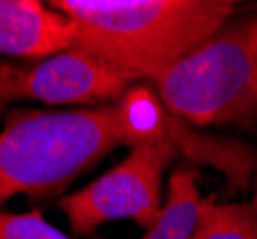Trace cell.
<instances>
[{"label": "cell", "instance_id": "6da1fadb", "mask_svg": "<svg viewBox=\"0 0 257 239\" xmlns=\"http://www.w3.org/2000/svg\"><path fill=\"white\" fill-rule=\"evenodd\" d=\"M75 25L73 48L123 75L156 80L225 27L228 0H54Z\"/></svg>", "mask_w": 257, "mask_h": 239}, {"label": "cell", "instance_id": "7a4b0ae2", "mask_svg": "<svg viewBox=\"0 0 257 239\" xmlns=\"http://www.w3.org/2000/svg\"><path fill=\"white\" fill-rule=\"evenodd\" d=\"M121 144L117 104L12 115L0 132V203L16 194H58Z\"/></svg>", "mask_w": 257, "mask_h": 239}, {"label": "cell", "instance_id": "3957f363", "mask_svg": "<svg viewBox=\"0 0 257 239\" xmlns=\"http://www.w3.org/2000/svg\"><path fill=\"white\" fill-rule=\"evenodd\" d=\"M154 82L188 124L257 128V16L223 27Z\"/></svg>", "mask_w": 257, "mask_h": 239}, {"label": "cell", "instance_id": "277c9868", "mask_svg": "<svg viewBox=\"0 0 257 239\" xmlns=\"http://www.w3.org/2000/svg\"><path fill=\"white\" fill-rule=\"evenodd\" d=\"M177 150L167 142H152L139 148L117 166L102 174L85 190L60 201L75 236H90L98 226L131 218L150 230L161 214V174Z\"/></svg>", "mask_w": 257, "mask_h": 239}, {"label": "cell", "instance_id": "5b68a950", "mask_svg": "<svg viewBox=\"0 0 257 239\" xmlns=\"http://www.w3.org/2000/svg\"><path fill=\"white\" fill-rule=\"evenodd\" d=\"M128 80L83 50L71 48L37 66L0 62V100H43L48 104H92L121 100Z\"/></svg>", "mask_w": 257, "mask_h": 239}, {"label": "cell", "instance_id": "8992f818", "mask_svg": "<svg viewBox=\"0 0 257 239\" xmlns=\"http://www.w3.org/2000/svg\"><path fill=\"white\" fill-rule=\"evenodd\" d=\"M75 25L37 0H0V54L43 58L75 44Z\"/></svg>", "mask_w": 257, "mask_h": 239}, {"label": "cell", "instance_id": "52a82bcc", "mask_svg": "<svg viewBox=\"0 0 257 239\" xmlns=\"http://www.w3.org/2000/svg\"><path fill=\"white\" fill-rule=\"evenodd\" d=\"M158 142H169L179 152H184L192 161L213 164L221 168L234 188L246 192L249 178L257 170V152L238 142L219 140L190 130L188 122L171 115L165 109L160 124Z\"/></svg>", "mask_w": 257, "mask_h": 239}, {"label": "cell", "instance_id": "ba28073f", "mask_svg": "<svg viewBox=\"0 0 257 239\" xmlns=\"http://www.w3.org/2000/svg\"><path fill=\"white\" fill-rule=\"evenodd\" d=\"M202 205L196 172L179 168L169 178L167 201L160 218L142 239H190Z\"/></svg>", "mask_w": 257, "mask_h": 239}, {"label": "cell", "instance_id": "9c48e42d", "mask_svg": "<svg viewBox=\"0 0 257 239\" xmlns=\"http://www.w3.org/2000/svg\"><path fill=\"white\" fill-rule=\"evenodd\" d=\"M190 239H257V197L228 205L217 203L213 196L202 199Z\"/></svg>", "mask_w": 257, "mask_h": 239}, {"label": "cell", "instance_id": "30bf717a", "mask_svg": "<svg viewBox=\"0 0 257 239\" xmlns=\"http://www.w3.org/2000/svg\"><path fill=\"white\" fill-rule=\"evenodd\" d=\"M0 239H69L64 232L48 224L41 212L25 214L0 212Z\"/></svg>", "mask_w": 257, "mask_h": 239}, {"label": "cell", "instance_id": "8fae6325", "mask_svg": "<svg viewBox=\"0 0 257 239\" xmlns=\"http://www.w3.org/2000/svg\"><path fill=\"white\" fill-rule=\"evenodd\" d=\"M255 197H257V196H255Z\"/></svg>", "mask_w": 257, "mask_h": 239}]
</instances>
